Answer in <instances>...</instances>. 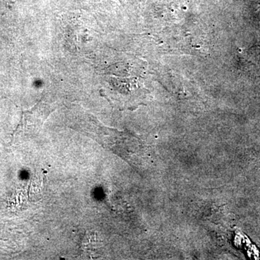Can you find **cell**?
Instances as JSON below:
<instances>
[{"mask_svg": "<svg viewBox=\"0 0 260 260\" xmlns=\"http://www.w3.org/2000/svg\"><path fill=\"white\" fill-rule=\"evenodd\" d=\"M255 156L256 160H257V161L260 164V145L256 148Z\"/></svg>", "mask_w": 260, "mask_h": 260, "instance_id": "cell-1", "label": "cell"}]
</instances>
